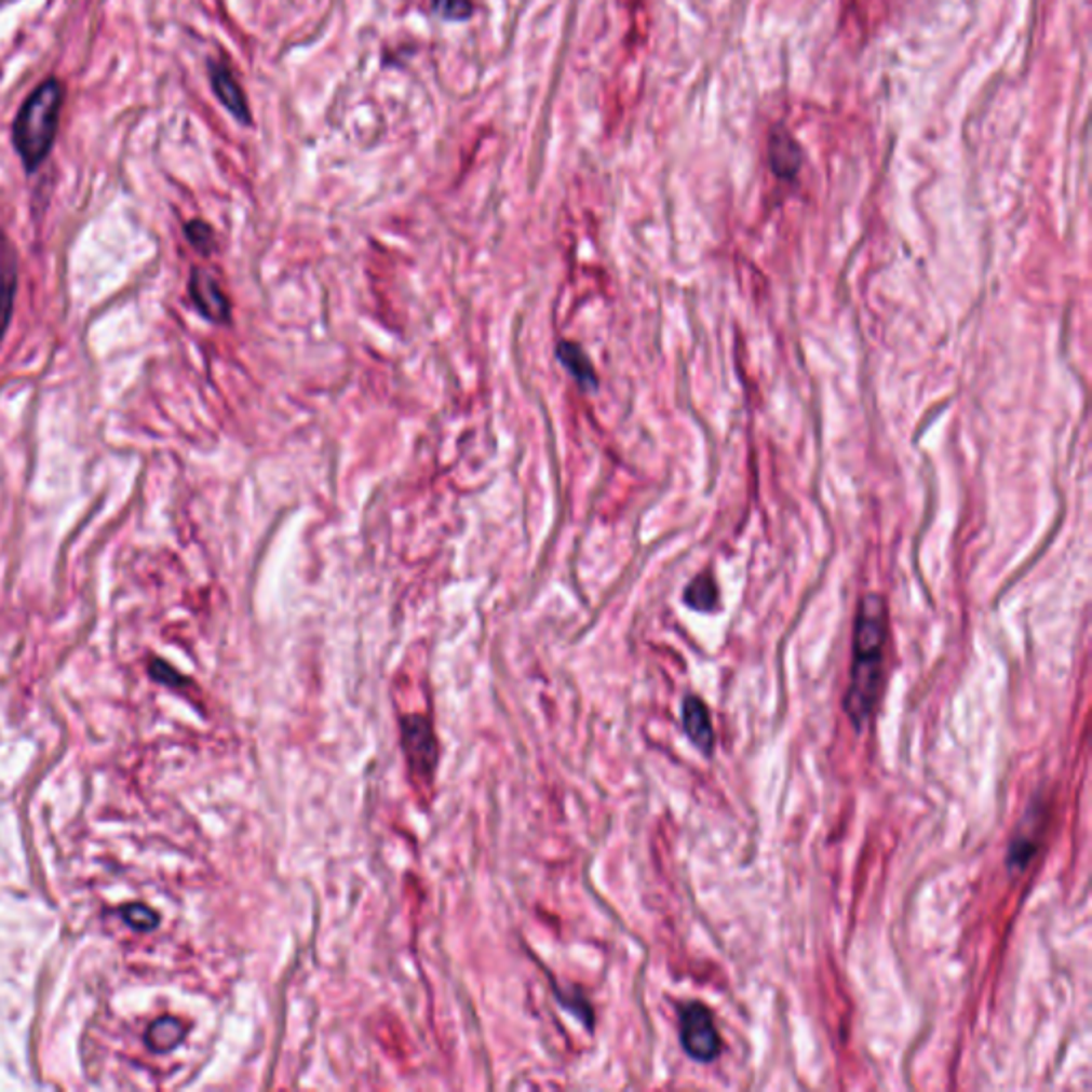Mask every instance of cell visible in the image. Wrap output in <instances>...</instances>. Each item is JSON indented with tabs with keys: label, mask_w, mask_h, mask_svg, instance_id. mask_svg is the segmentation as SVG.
Returning a JSON list of instances; mask_svg holds the SVG:
<instances>
[{
	"label": "cell",
	"mask_w": 1092,
	"mask_h": 1092,
	"mask_svg": "<svg viewBox=\"0 0 1092 1092\" xmlns=\"http://www.w3.org/2000/svg\"><path fill=\"white\" fill-rule=\"evenodd\" d=\"M888 641V608L881 595L868 593L862 597L853 628V660L845 693V713L855 728H862L884 687V658Z\"/></svg>",
	"instance_id": "6da1fadb"
},
{
	"label": "cell",
	"mask_w": 1092,
	"mask_h": 1092,
	"mask_svg": "<svg viewBox=\"0 0 1092 1092\" xmlns=\"http://www.w3.org/2000/svg\"><path fill=\"white\" fill-rule=\"evenodd\" d=\"M63 100L65 85L50 78L24 100L13 120V146L28 173L37 171L50 157L58 133Z\"/></svg>",
	"instance_id": "7a4b0ae2"
},
{
	"label": "cell",
	"mask_w": 1092,
	"mask_h": 1092,
	"mask_svg": "<svg viewBox=\"0 0 1092 1092\" xmlns=\"http://www.w3.org/2000/svg\"><path fill=\"white\" fill-rule=\"evenodd\" d=\"M678 1037L683 1050L700 1063H711L722 1052V1039L713 1013L702 1003H687L678 1009Z\"/></svg>",
	"instance_id": "3957f363"
},
{
	"label": "cell",
	"mask_w": 1092,
	"mask_h": 1092,
	"mask_svg": "<svg viewBox=\"0 0 1092 1092\" xmlns=\"http://www.w3.org/2000/svg\"><path fill=\"white\" fill-rule=\"evenodd\" d=\"M402 745L406 750L408 764L415 772L429 777L437 761V743L431 724L422 715H410L402 719Z\"/></svg>",
	"instance_id": "277c9868"
},
{
	"label": "cell",
	"mask_w": 1092,
	"mask_h": 1092,
	"mask_svg": "<svg viewBox=\"0 0 1092 1092\" xmlns=\"http://www.w3.org/2000/svg\"><path fill=\"white\" fill-rule=\"evenodd\" d=\"M190 297L197 310L212 323H227L231 316V304L223 293L220 284L203 269L194 267L190 273Z\"/></svg>",
	"instance_id": "5b68a950"
},
{
	"label": "cell",
	"mask_w": 1092,
	"mask_h": 1092,
	"mask_svg": "<svg viewBox=\"0 0 1092 1092\" xmlns=\"http://www.w3.org/2000/svg\"><path fill=\"white\" fill-rule=\"evenodd\" d=\"M17 293V254L13 244L0 235V341L13 316Z\"/></svg>",
	"instance_id": "8992f818"
},
{
	"label": "cell",
	"mask_w": 1092,
	"mask_h": 1092,
	"mask_svg": "<svg viewBox=\"0 0 1092 1092\" xmlns=\"http://www.w3.org/2000/svg\"><path fill=\"white\" fill-rule=\"evenodd\" d=\"M210 80H212V87H214L218 100L233 113V118L242 124H251L248 100L238 84L235 76L229 71V67H225L220 63H212L210 65Z\"/></svg>",
	"instance_id": "52a82bcc"
},
{
	"label": "cell",
	"mask_w": 1092,
	"mask_h": 1092,
	"mask_svg": "<svg viewBox=\"0 0 1092 1092\" xmlns=\"http://www.w3.org/2000/svg\"><path fill=\"white\" fill-rule=\"evenodd\" d=\"M683 728H685V734L689 737V741L702 754L709 756L713 752L715 734H713L711 715H709L706 704L696 696H687L683 700Z\"/></svg>",
	"instance_id": "ba28073f"
},
{
	"label": "cell",
	"mask_w": 1092,
	"mask_h": 1092,
	"mask_svg": "<svg viewBox=\"0 0 1092 1092\" xmlns=\"http://www.w3.org/2000/svg\"><path fill=\"white\" fill-rule=\"evenodd\" d=\"M768 157H770V167L779 177H794L800 168L803 157L798 144L792 139V135L783 129L774 131L770 135L768 144Z\"/></svg>",
	"instance_id": "9c48e42d"
},
{
	"label": "cell",
	"mask_w": 1092,
	"mask_h": 1092,
	"mask_svg": "<svg viewBox=\"0 0 1092 1092\" xmlns=\"http://www.w3.org/2000/svg\"><path fill=\"white\" fill-rule=\"evenodd\" d=\"M557 356L564 363V367L572 374V378L583 387V389H595L597 387V376L593 372V365L589 361L583 348L575 341H560L557 346Z\"/></svg>",
	"instance_id": "30bf717a"
},
{
	"label": "cell",
	"mask_w": 1092,
	"mask_h": 1092,
	"mask_svg": "<svg viewBox=\"0 0 1092 1092\" xmlns=\"http://www.w3.org/2000/svg\"><path fill=\"white\" fill-rule=\"evenodd\" d=\"M186 1030L188 1028L181 1020L165 1015V1017H159L152 1022V1026L148 1028L146 1041L157 1052H168L181 1043V1039L186 1037Z\"/></svg>",
	"instance_id": "8fae6325"
},
{
	"label": "cell",
	"mask_w": 1092,
	"mask_h": 1092,
	"mask_svg": "<svg viewBox=\"0 0 1092 1092\" xmlns=\"http://www.w3.org/2000/svg\"><path fill=\"white\" fill-rule=\"evenodd\" d=\"M685 604L693 610H700V612H713L719 604V591H717V585L713 581V577L706 572V575H698L687 589H685Z\"/></svg>",
	"instance_id": "7c38bea8"
},
{
	"label": "cell",
	"mask_w": 1092,
	"mask_h": 1092,
	"mask_svg": "<svg viewBox=\"0 0 1092 1092\" xmlns=\"http://www.w3.org/2000/svg\"><path fill=\"white\" fill-rule=\"evenodd\" d=\"M186 238L188 242L199 251L201 254H210L214 251L216 246V240H214V231L207 223L203 220H192L186 225Z\"/></svg>",
	"instance_id": "4fadbf2b"
},
{
	"label": "cell",
	"mask_w": 1092,
	"mask_h": 1092,
	"mask_svg": "<svg viewBox=\"0 0 1092 1092\" xmlns=\"http://www.w3.org/2000/svg\"><path fill=\"white\" fill-rule=\"evenodd\" d=\"M122 918H124V922L131 926V928H135V930H144V932H146V930H152L154 926L159 925V914H157L154 909H150V907L141 905V903L124 907V909H122Z\"/></svg>",
	"instance_id": "5bb4252c"
},
{
	"label": "cell",
	"mask_w": 1092,
	"mask_h": 1092,
	"mask_svg": "<svg viewBox=\"0 0 1092 1092\" xmlns=\"http://www.w3.org/2000/svg\"><path fill=\"white\" fill-rule=\"evenodd\" d=\"M433 11L444 19H468L472 15L470 0H433Z\"/></svg>",
	"instance_id": "9a60e30c"
},
{
	"label": "cell",
	"mask_w": 1092,
	"mask_h": 1092,
	"mask_svg": "<svg viewBox=\"0 0 1092 1092\" xmlns=\"http://www.w3.org/2000/svg\"><path fill=\"white\" fill-rule=\"evenodd\" d=\"M150 674H152L157 680L167 683V685H184V683H186L181 674L175 673L171 666H167V664H165V662H161V660H154V662H152V666H150Z\"/></svg>",
	"instance_id": "2e32d148"
}]
</instances>
